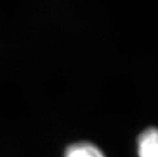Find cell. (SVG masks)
Listing matches in <instances>:
<instances>
[{
    "label": "cell",
    "instance_id": "cell-2",
    "mask_svg": "<svg viewBox=\"0 0 158 157\" xmlns=\"http://www.w3.org/2000/svg\"><path fill=\"white\" fill-rule=\"evenodd\" d=\"M63 157H106V154L94 143L80 141L70 144L65 149Z\"/></svg>",
    "mask_w": 158,
    "mask_h": 157
},
{
    "label": "cell",
    "instance_id": "cell-1",
    "mask_svg": "<svg viewBox=\"0 0 158 157\" xmlns=\"http://www.w3.org/2000/svg\"><path fill=\"white\" fill-rule=\"evenodd\" d=\"M136 157H158V126H149L140 131L135 140Z\"/></svg>",
    "mask_w": 158,
    "mask_h": 157
}]
</instances>
